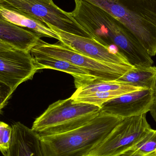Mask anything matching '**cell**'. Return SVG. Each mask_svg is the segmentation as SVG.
<instances>
[{"mask_svg":"<svg viewBox=\"0 0 156 156\" xmlns=\"http://www.w3.org/2000/svg\"><path fill=\"white\" fill-rule=\"evenodd\" d=\"M116 80L143 89H156V67L133 68Z\"/></svg>","mask_w":156,"mask_h":156,"instance_id":"14","label":"cell"},{"mask_svg":"<svg viewBox=\"0 0 156 156\" xmlns=\"http://www.w3.org/2000/svg\"><path fill=\"white\" fill-rule=\"evenodd\" d=\"M17 49L14 47L0 40V52Z\"/></svg>","mask_w":156,"mask_h":156,"instance_id":"21","label":"cell"},{"mask_svg":"<svg viewBox=\"0 0 156 156\" xmlns=\"http://www.w3.org/2000/svg\"><path fill=\"white\" fill-rule=\"evenodd\" d=\"M123 119L100 112L86 124L69 132L39 136L44 156H85Z\"/></svg>","mask_w":156,"mask_h":156,"instance_id":"2","label":"cell"},{"mask_svg":"<svg viewBox=\"0 0 156 156\" xmlns=\"http://www.w3.org/2000/svg\"><path fill=\"white\" fill-rule=\"evenodd\" d=\"M101 107L74 101L71 97L50 105L33 123L31 129L40 136L62 133L79 128L100 114Z\"/></svg>","mask_w":156,"mask_h":156,"instance_id":"4","label":"cell"},{"mask_svg":"<svg viewBox=\"0 0 156 156\" xmlns=\"http://www.w3.org/2000/svg\"><path fill=\"white\" fill-rule=\"evenodd\" d=\"M12 136V126L0 121V151L6 156Z\"/></svg>","mask_w":156,"mask_h":156,"instance_id":"18","label":"cell"},{"mask_svg":"<svg viewBox=\"0 0 156 156\" xmlns=\"http://www.w3.org/2000/svg\"><path fill=\"white\" fill-rule=\"evenodd\" d=\"M142 89L143 88L134 87L133 88H128V89L114 90L109 91L105 92L93 94L90 95L83 96V97L76 98L73 100L72 99V100L74 101L90 104L94 105L101 107L103 104L112 99L119 97L125 94L139 90Z\"/></svg>","mask_w":156,"mask_h":156,"instance_id":"16","label":"cell"},{"mask_svg":"<svg viewBox=\"0 0 156 156\" xmlns=\"http://www.w3.org/2000/svg\"><path fill=\"white\" fill-rule=\"evenodd\" d=\"M0 15L8 22L29 29L40 37L55 38L59 41L58 35L45 23L39 20L22 15L0 6Z\"/></svg>","mask_w":156,"mask_h":156,"instance_id":"13","label":"cell"},{"mask_svg":"<svg viewBox=\"0 0 156 156\" xmlns=\"http://www.w3.org/2000/svg\"><path fill=\"white\" fill-rule=\"evenodd\" d=\"M13 92L10 88L0 82V114Z\"/></svg>","mask_w":156,"mask_h":156,"instance_id":"19","label":"cell"},{"mask_svg":"<svg viewBox=\"0 0 156 156\" xmlns=\"http://www.w3.org/2000/svg\"><path fill=\"white\" fill-rule=\"evenodd\" d=\"M12 126V136L6 156H44L38 133L20 122Z\"/></svg>","mask_w":156,"mask_h":156,"instance_id":"10","label":"cell"},{"mask_svg":"<svg viewBox=\"0 0 156 156\" xmlns=\"http://www.w3.org/2000/svg\"><path fill=\"white\" fill-rule=\"evenodd\" d=\"M155 91L142 89L123 94L103 104L100 112L123 119L147 114L151 110Z\"/></svg>","mask_w":156,"mask_h":156,"instance_id":"9","label":"cell"},{"mask_svg":"<svg viewBox=\"0 0 156 156\" xmlns=\"http://www.w3.org/2000/svg\"><path fill=\"white\" fill-rule=\"evenodd\" d=\"M59 37V42L72 50L103 63L133 66L115 47L104 45L93 38L80 36L47 25Z\"/></svg>","mask_w":156,"mask_h":156,"instance_id":"7","label":"cell"},{"mask_svg":"<svg viewBox=\"0 0 156 156\" xmlns=\"http://www.w3.org/2000/svg\"><path fill=\"white\" fill-rule=\"evenodd\" d=\"M32 49L69 62L88 72L96 80H116L134 68L133 66L114 65L97 61L72 50L60 42L50 44L40 39Z\"/></svg>","mask_w":156,"mask_h":156,"instance_id":"5","label":"cell"},{"mask_svg":"<svg viewBox=\"0 0 156 156\" xmlns=\"http://www.w3.org/2000/svg\"><path fill=\"white\" fill-rule=\"evenodd\" d=\"M30 53L38 70L48 69L68 73L74 78L76 88L87 83L96 80L94 77L82 69L66 60L32 49Z\"/></svg>","mask_w":156,"mask_h":156,"instance_id":"11","label":"cell"},{"mask_svg":"<svg viewBox=\"0 0 156 156\" xmlns=\"http://www.w3.org/2000/svg\"><path fill=\"white\" fill-rule=\"evenodd\" d=\"M41 37L33 31L14 24L0 15V40L17 49L30 52Z\"/></svg>","mask_w":156,"mask_h":156,"instance_id":"12","label":"cell"},{"mask_svg":"<svg viewBox=\"0 0 156 156\" xmlns=\"http://www.w3.org/2000/svg\"><path fill=\"white\" fill-rule=\"evenodd\" d=\"M126 27L151 57L156 55V0H86Z\"/></svg>","mask_w":156,"mask_h":156,"instance_id":"3","label":"cell"},{"mask_svg":"<svg viewBox=\"0 0 156 156\" xmlns=\"http://www.w3.org/2000/svg\"><path fill=\"white\" fill-rule=\"evenodd\" d=\"M150 113L152 115L154 120L156 122V89L155 91L154 98V102L150 111Z\"/></svg>","mask_w":156,"mask_h":156,"instance_id":"22","label":"cell"},{"mask_svg":"<svg viewBox=\"0 0 156 156\" xmlns=\"http://www.w3.org/2000/svg\"><path fill=\"white\" fill-rule=\"evenodd\" d=\"M37 71L30 52L18 49L0 52V82L12 91Z\"/></svg>","mask_w":156,"mask_h":156,"instance_id":"8","label":"cell"},{"mask_svg":"<svg viewBox=\"0 0 156 156\" xmlns=\"http://www.w3.org/2000/svg\"><path fill=\"white\" fill-rule=\"evenodd\" d=\"M152 129L146 114L123 119L85 156H119L130 150Z\"/></svg>","mask_w":156,"mask_h":156,"instance_id":"6","label":"cell"},{"mask_svg":"<svg viewBox=\"0 0 156 156\" xmlns=\"http://www.w3.org/2000/svg\"><path fill=\"white\" fill-rule=\"evenodd\" d=\"M119 156H156V153L149 154L144 155L137 154V153H135V152L129 150Z\"/></svg>","mask_w":156,"mask_h":156,"instance_id":"20","label":"cell"},{"mask_svg":"<svg viewBox=\"0 0 156 156\" xmlns=\"http://www.w3.org/2000/svg\"><path fill=\"white\" fill-rule=\"evenodd\" d=\"M130 150L144 155L156 153V130L152 128Z\"/></svg>","mask_w":156,"mask_h":156,"instance_id":"17","label":"cell"},{"mask_svg":"<svg viewBox=\"0 0 156 156\" xmlns=\"http://www.w3.org/2000/svg\"><path fill=\"white\" fill-rule=\"evenodd\" d=\"M134 87L135 86L117 80H94L79 86L70 97L73 100L93 94L128 89Z\"/></svg>","mask_w":156,"mask_h":156,"instance_id":"15","label":"cell"},{"mask_svg":"<svg viewBox=\"0 0 156 156\" xmlns=\"http://www.w3.org/2000/svg\"><path fill=\"white\" fill-rule=\"evenodd\" d=\"M70 12L90 35L104 45L115 47L136 68L153 66L154 61L135 36L121 22L86 0H75Z\"/></svg>","mask_w":156,"mask_h":156,"instance_id":"1","label":"cell"}]
</instances>
